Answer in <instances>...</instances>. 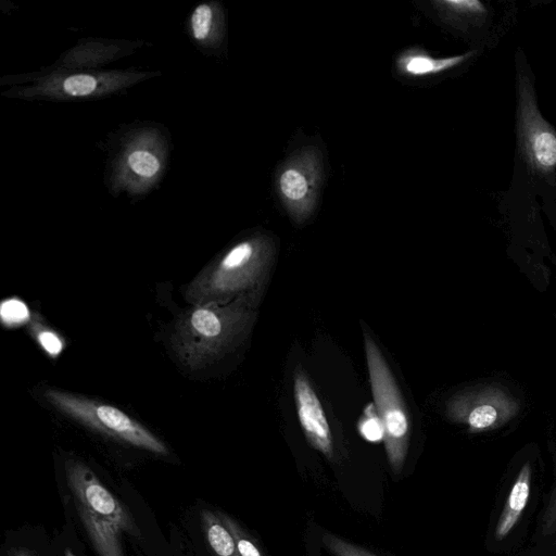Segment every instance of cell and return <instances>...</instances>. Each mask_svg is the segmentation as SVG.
<instances>
[{"label": "cell", "instance_id": "obj_1", "mask_svg": "<svg viewBox=\"0 0 556 556\" xmlns=\"http://www.w3.org/2000/svg\"><path fill=\"white\" fill-rule=\"evenodd\" d=\"M257 306L247 298L197 304L176 327L173 346L178 358L195 369L222 357L249 333Z\"/></svg>", "mask_w": 556, "mask_h": 556}, {"label": "cell", "instance_id": "obj_2", "mask_svg": "<svg viewBox=\"0 0 556 556\" xmlns=\"http://www.w3.org/2000/svg\"><path fill=\"white\" fill-rule=\"evenodd\" d=\"M276 252V242L270 236L257 235L238 242L192 281L187 298L194 304L240 298L260 303Z\"/></svg>", "mask_w": 556, "mask_h": 556}, {"label": "cell", "instance_id": "obj_3", "mask_svg": "<svg viewBox=\"0 0 556 556\" xmlns=\"http://www.w3.org/2000/svg\"><path fill=\"white\" fill-rule=\"evenodd\" d=\"M65 477L75 508L99 556H125L126 535L141 538L131 513L83 462L67 459Z\"/></svg>", "mask_w": 556, "mask_h": 556}, {"label": "cell", "instance_id": "obj_4", "mask_svg": "<svg viewBox=\"0 0 556 556\" xmlns=\"http://www.w3.org/2000/svg\"><path fill=\"white\" fill-rule=\"evenodd\" d=\"M364 346L374 405L384 428V446L392 471L397 475L404 466L409 418L395 378L379 346L369 333H364Z\"/></svg>", "mask_w": 556, "mask_h": 556}, {"label": "cell", "instance_id": "obj_5", "mask_svg": "<svg viewBox=\"0 0 556 556\" xmlns=\"http://www.w3.org/2000/svg\"><path fill=\"white\" fill-rule=\"evenodd\" d=\"M45 396L59 410L89 429L157 455L168 453L157 437L116 407L52 389L47 390Z\"/></svg>", "mask_w": 556, "mask_h": 556}, {"label": "cell", "instance_id": "obj_6", "mask_svg": "<svg viewBox=\"0 0 556 556\" xmlns=\"http://www.w3.org/2000/svg\"><path fill=\"white\" fill-rule=\"evenodd\" d=\"M516 129L520 154L532 173L547 176L556 168V130L538 108L532 79L517 70Z\"/></svg>", "mask_w": 556, "mask_h": 556}, {"label": "cell", "instance_id": "obj_7", "mask_svg": "<svg viewBox=\"0 0 556 556\" xmlns=\"http://www.w3.org/2000/svg\"><path fill=\"white\" fill-rule=\"evenodd\" d=\"M324 178L323 154L316 147L295 150L281 165L277 187L290 217L304 223L316 207Z\"/></svg>", "mask_w": 556, "mask_h": 556}, {"label": "cell", "instance_id": "obj_8", "mask_svg": "<svg viewBox=\"0 0 556 556\" xmlns=\"http://www.w3.org/2000/svg\"><path fill=\"white\" fill-rule=\"evenodd\" d=\"M296 414L307 442L326 458H334L333 438L323 405L306 375L296 369L293 376Z\"/></svg>", "mask_w": 556, "mask_h": 556}, {"label": "cell", "instance_id": "obj_9", "mask_svg": "<svg viewBox=\"0 0 556 556\" xmlns=\"http://www.w3.org/2000/svg\"><path fill=\"white\" fill-rule=\"evenodd\" d=\"M476 51L463 54L434 58L425 51L410 50L397 60L400 72L408 77H426L454 68L475 55Z\"/></svg>", "mask_w": 556, "mask_h": 556}, {"label": "cell", "instance_id": "obj_10", "mask_svg": "<svg viewBox=\"0 0 556 556\" xmlns=\"http://www.w3.org/2000/svg\"><path fill=\"white\" fill-rule=\"evenodd\" d=\"M531 467L526 463L510 491L506 504L502 510L498 522L495 528V538L502 540L508 535L520 519L530 495Z\"/></svg>", "mask_w": 556, "mask_h": 556}, {"label": "cell", "instance_id": "obj_11", "mask_svg": "<svg viewBox=\"0 0 556 556\" xmlns=\"http://www.w3.org/2000/svg\"><path fill=\"white\" fill-rule=\"evenodd\" d=\"M201 526L205 540L215 556H240L236 541L217 511L202 509Z\"/></svg>", "mask_w": 556, "mask_h": 556}, {"label": "cell", "instance_id": "obj_12", "mask_svg": "<svg viewBox=\"0 0 556 556\" xmlns=\"http://www.w3.org/2000/svg\"><path fill=\"white\" fill-rule=\"evenodd\" d=\"M433 5L445 22L458 27L482 22L488 14L479 0H437Z\"/></svg>", "mask_w": 556, "mask_h": 556}, {"label": "cell", "instance_id": "obj_13", "mask_svg": "<svg viewBox=\"0 0 556 556\" xmlns=\"http://www.w3.org/2000/svg\"><path fill=\"white\" fill-rule=\"evenodd\" d=\"M217 515L232 534L240 556H263L252 536L238 521L223 511H217Z\"/></svg>", "mask_w": 556, "mask_h": 556}, {"label": "cell", "instance_id": "obj_14", "mask_svg": "<svg viewBox=\"0 0 556 556\" xmlns=\"http://www.w3.org/2000/svg\"><path fill=\"white\" fill-rule=\"evenodd\" d=\"M359 433L368 441L377 442L384 439V428L374 404L367 405L358 425Z\"/></svg>", "mask_w": 556, "mask_h": 556}, {"label": "cell", "instance_id": "obj_15", "mask_svg": "<svg viewBox=\"0 0 556 556\" xmlns=\"http://www.w3.org/2000/svg\"><path fill=\"white\" fill-rule=\"evenodd\" d=\"M321 541L333 556H377L331 533L324 532Z\"/></svg>", "mask_w": 556, "mask_h": 556}, {"label": "cell", "instance_id": "obj_16", "mask_svg": "<svg viewBox=\"0 0 556 556\" xmlns=\"http://www.w3.org/2000/svg\"><path fill=\"white\" fill-rule=\"evenodd\" d=\"M213 24V10L208 4L198 5L191 14V30L194 39L201 41L208 37Z\"/></svg>", "mask_w": 556, "mask_h": 556}, {"label": "cell", "instance_id": "obj_17", "mask_svg": "<svg viewBox=\"0 0 556 556\" xmlns=\"http://www.w3.org/2000/svg\"><path fill=\"white\" fill-rule=\"evenodd\" d=\"M129 167L138 175L150 177L159 170V161L150 152L144 150H136L128 156Z\"/></svg>", "mask_w": 556, "mask_h": 556}, {"label": "cell", "instance_id": "obj_18", "mask_svg": "<svg viewBox=\"0 0 556 556\" xmlns=\"http://www.w3.org/2000/svg\"><path fill=\"white\" fill-rule=\"evenodd\" d=\"M0 316L8 326H16L25 323L29 318L27 306L20 300H5L0 306Z\"/></svg>", "mask_w": 556, "mask_h": 556}, {"label": "cell", "instance_id": "obj_19", "mask_svg": "<svg viewBox=\"0 0 556 556\" xmlns=\"http://www.w3.org/2000/svg\"><path fill=\"white\" fill-rule=\"evenodd\" d=\"M62 87L70 96H88L96 90L97 80L90 75L78 74L65 78Z\"/></svg>", "mask_w": 556, "mask_h": 556}, {"label": "cell", "instance_id": "obj_20", "mask_svg": "<svg viewBox=\"0 0 556 556\" xmlns=\"http://www.w3.org/2000/svg\"><path fill=\"white\" fill-rule=\"evenodd\" d=\"M496 417V409L491 405L483 404L469 413L467 421L472 429H483L494 424Z\"/></svg>", "mask_w": 556, "mask_h": 556}, {"label": "cell", "instance_id": "obj_21", "mask_svg": "<svg viewBox=\"0 0 556 556\" xmlns=\"http://www.w3.org/2000/svg\"><path fill=\"white\" fill-rule=\"evenodd\" d=\"M38 341L41 346L50 354L58 355L62 350V341L59 337L49 330H41L38 332Z\"/></svg>", "mask_w": 556, "mask_h": 556}, {"label": "cell", "instance_id": "obj_22", "mask_svg": "<svg viewBox=\"0 0 556 556\" xmlns=\"http://www.w3.org/2000/svg\"><path fill=\"white\" fill-rule=\"evenodd\" d=\"M10 556H30L28 553L23 551H13Z\"/></svg>", "mask_w": 556, "mask_h": 556}, {"label": "cell", "instance_id": "obj_23", "mask_svg": "<svg viewBox=\"0 0 556 556\" xmlns=\"http://www.w3.org/2000/svg\"><path fill=\"white\" fill-rule=\"evenodd\" d=\"M64 556H76L71 549H65Z\"/></svg>", "mask_w": 556, "mask_h": 556}]
</instances>
